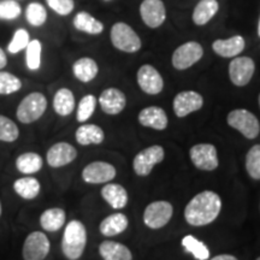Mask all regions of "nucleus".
I'll return each instance as SVG.
<instances>
[{"label": "nucleus", "instance_id": "nucleus-1", "mask_svg": "<svg viewBox=\"0 0 260 260\" xmlns=\"http://www.w3.org/2000/svg\"><path fill=\"white\" fill-rule=\"evenodd\" d=\"M222 199L212 190H204L197 194L186 205L184 219L191 226L209 225L219 216Z\"/></svg>", "mask_w": 260, "mask_h": 260}, {"label": "nucleus", "instance_id": "nucleus-2", "mask_svg": "<svg viewBox=\"0 0 260 260\" xmlns=\"http://www.w3.org/2000/svg\"><path fill=\"white\" fill-rule=\"evenodd\" d=\"M87 245L86 226L80 220H71L65 226L63 240H61V251L65 258L69 260H77L82 256Z\"/></svg>", "mask_w": 260, "mask_h": 260}, {"label": "nucleus", "instance_id": "nucleus-3", "mask_svg": "<svg viewBox=\"0 0 260 260\" xmlns=\"http://www.w3.org/2000/svg\"><path fill=\"white\" fill-rule=\"evenodd\" d=\"M47 109V99L42 93L34 92L28 94L27 96L19 103L16 111V116L23 124H30V123L38 121L41 118Z\"/></svg>", "mask_w": 260, "mask_h": 260}, {"label": "nucleus", "instance_id": "nucleus-4", "mask_svg": "<svg viewBox=\"0 0 260 260\" xmlns=\"http://www.w3.org/2000/svg\"><path fill=\"white\" fill-rule=\"evenodd\" d=\"M226 122L232 128L240 132L246 139L253 140L259 135L260 123L258 118L245 109H236L229 112Z\"/></svg>", "mask_w": 260, "mask_h": 260}, {"label": "nucleus", "instance_id": "nucleus-5", "mask_svg": "<svg viewBox=\"0 0 260 260\" xmlns=\"http://www.w3.org/2000/svg\"><path fill=\"white\" fill-rule=\"evenodd\" d=\"M111 42L117 50L135 53L141 48V40L130 25L123 22L113 24L111 28Z\"/></svg>", "mask_w": 260, "mask_h": 260}, {"label": "nucleus", "instance_id": "nucleus-6", "mask_svg": "<svg viewBox=\"0 0 260 260\" xmlns=\"http://www.w3.org/2000/svg\"><path fill=\"white\" fill-rule=\"evenodd\" d=\"M165 151L161 146L153 145L140 151L133 160V169L138 176L146 177L153 170L154 165L164 160Z\"/></svg>", "mask_w": 260, "mask_h": 260}, {"label": "nucleus", "instance_id": "nucleus-7", "mask_svg": "<svg viewBox=\"0 0 260 260\" xmlns=\"http://www.w3.org/2000/svg\"><path fill=\"white\" fill-rule=\"evenodd\" d=\"M172 214L174 207L169 201H153L144 211V223L149 229H160L170 222Z\"/></svg>", "mask_w": 260, "mask_h": 260}, {"label": "nucleus", "instance_id": "nucleus-8", "mask_svg": "<svg viewBox=\"0 0 260 260\" xmlns=\"http://www.w3.org/2000/svg\"><path fill=\"white\" fill-rule=\"evenodd\" d=\"M204 56V48L199 42L189 41L181 45L172 54V65L177 70H186L198 63Z\"/></svg>", "mask_w": 260, "mask_h": 260}, {"label": "nucleus", "instance_id": "nucleus-9", "mask_svg": "<svg viewBox=\"0 0 260 260\" xmlns=\"http://www.w3.org/2000/svg\"><path fill=\"white\" fill-rule=\"evenodd\" d=\"M189 157L193 165L203 171H213L218 168V154L214 145L198 144L189 149Z\"/></svg>", "mask_w": 260, "mask_h": 260}, {"label": "nucleus", "instance_id": "nucleus-10", "mask_svg": "<svg viewBox=\"0 0 260 260\" xmlns=\"http://www.w3.org/2000/svg\"><path fill=\"white\" fill-rule=\"evenodd\" d=\"M51 243L48 237L41 232H32L25 239L23 245L24 260H44L48 255Z\"/></svg>", "mask_w": 260, "mask_h": 260}, {"label": "nucleus", "instance_id": "nucleus-11", "mask_svg": "<svg viewBox=\"0 0 260 260\" xmlns=\"http://www.w3.org/2000/svg\"><path fill=\"white\" fill-rule=\"evenodd\" d=\"M116 168L106 161L90 162L82 171L83 181L89 184L109 183L116 177Z\"/></svg>", "mask_w": 260, "mask_h": 260}, {"label": "nucleus", "instance_id": "nucleus-12", "mask_svg": "<svg viewBox=\"0 0 260 260\" xmlns=\"http://www.w3.org/2000/svg\"><path fill=\"white\" fill-rule=\"evenodd\" d=\"M255 71V64L249 57H236L229 64L230 81L237 87L249 83Z\"/></svg>", "mask_w": 260, "mask_h": 260}, {"label": "nucleus", "instance_id": "nucleus-13", "mask_svg": "<svg viewBox=\"0 0 260 260\" xmlns=\"http://www.w3.org/2000/svg\"><path fill=\"white\" fill-rule=\"evenodd\" d=\"M138 83L142 92L149 95H157L164 88V80L154 67L145 64L140 68L136 75Z\"/></svg>", "mask_w": 260, "mask_h": 260}, {"label": "nucleus", "instance_id": "nucleus-14", "mask_svg": "<svg viewBox=\"0 0 260 260\" xmlns=\"http://www.w3.org/2000/svg\"><path fill=\"white\" fill-rule=\"evenodd\" d=\"M174 112L178 118H183L191 112L199 111L204 105V98L194 90H184L178 93L174 99Z\"/></svg>", "mask_w": 260, "mask_h": 260}, {"label": "nucleus", "instance_id": "nucleus-15", "mask_svg": "<svg viewBox=\"0 0 260 260\" xmlns=\"http://www.w3.org/2000/svg\"><path fill=\"white\" fill-rule=\"evenodd\" d=\"M140 15L149 28H158L167 18V10L161 0H144L140 5Z\"/></svg>", "mask_w": 260, "mask_h": 260}, {"label": "nucleus", "instance_id": "nucleus-16", "mask_svg": "<svg viewBox=\"0 0 260 260\" xmlns=\"http://www.w3.org/2000/svg\"><path fill=\"white\" fill-rule=\"evenodd\" d=\"M77 157V151L68 142H58L47 151V162L52 168H61L73 162Z\"/></svg>", "mask_w": 260, "mask_h": 260}, {"label": "nucleus", "instance_id": "nucleus-17", "mask_svg": "<svg viewBox=\"0 0 260 260\" xmlns=\"http://www.w3.org/2000/svg\"><path fill=\"white\" fill-rule=\"evenodd\" d=\"M99 104L106 115H118L125 109V94L118 88H107L100 94Z\"/></svg>", "mask_w": 260, "mask_h": 260}, {"label": "nucleus", "instance_id": "nucleus-18", "mask_svg": "<svg viewBox=\"0 0 260 260\" xmlns=\"http://www.w3.org/2000/svg\"><path fill=\"white\" fill-rule=\"evenodd\" d=\"M140 124L154 130H164L169 124L168 115L161 107L148 106L139 113Z\"/></svg>", "mask_w": 260, "mask_h": 260}, {"label": "nucleus", "instance_id": "nucleus-19", "mask_svg": "<svg viewBox=\"0 0 260 260\" xmlns=\"http://www.w3.org/2000/svg\"><path fill=\"white\" fill-rule=\"evenodd\" d=\"M245 39L240 35H235L225 40H216L212 44V50L214 53L223 58H234L245 50Z\"/></svg>", "mask_w": 260, "mask_h": 260}, {"label": "nucleus", "instance_id": "nucleus-20", "mask_svg": "<svg viewBox=\"0 0 260 260\" xmlns=\"http://www.w3.org/2000/svg\"><path fill=\"white\" fill-rule=\"evenodd\" d=\"M102 197L115 210L124 209L129 199L128 191L124 187L118 183H110V182L103 187Z\"/></svg>", "mask_w": 260, "mask_h": 260}, {"label": "nucleus", "instance_id": "nucleus-21", "mask_svg": "<svg viewBox=\"0 0 260 260\" xmlns=\"http://www.w3.org/2000/svg\"><path fill=\"white\" fill-rule=\"evenodd\" d=\"M129 225L128 217L124 213L117 212L107 216L103 222L100 223L99 230L104 236H116L125 232L126 228Z\"/></svg>", "mask_w": 260, "mask_h": 260}, {"label": "nucleus", "instance_id": "nucleus-22", "mask_svg": "<svg viewBox=\"0 0 260 260\" xmlns=\"http://www.w3.org/2000/svg\"><path fill=\"white\" fill-rule=\"evenodd\" d=\"M76 141L81 146L100 145L105 140V133L95 124H83L76 130Z\"/></svg>", "mask_w": 260, "mask_h": 260}, {"label": "nucleus", "instance_id": "nucleus-23", "mask_svg": "<svg viewBox=\"0 0 260 260\" xmlns=\"http://www.w3.org/2000/svg\"><path fill=\"white\" fill-rule=\"evenodd\" d=\"M74 76L83 83H88L96 77L99 73V67L96 61L89 57L80 58L73 65Z\"/></svg>", "mask_w": 260, "mask_h": 260}, {"label": "nucleus", "instance_id": "nucleus-24", "mask_svg": "<svg viewBox=\"0 0 260 260\" xmlns=\"http://www.w3.org/2000/svg\"><path fill=\"white\" fill-rule=\"evenodd\" d=\"M99 253L104 260H133V254L128 247L116 241L100 243Z\"/></svg>", "mask_w": 260, "mask_h": 260}, {"label": "nucleus", "instance_id": "nucleus-25", "mask_svg": "<svg viewBox=\"0 0 260 260\" xmlns=\"http://www.w3.org/2000/svg\"><path fill=\"white\" fill-rule=\"evenodd\" d=\"M67 214L63 209L59 207H53L44 211L40 217V225L45 232L56 233L60 230L65 224Z\"/></svg>", "mask_w": 260, "mask_h": 260}, {"label": "nucleus", "instance_id": "nucleus-26", "mask_svg": "<svg viewBox=\"0 0 260 260\" xmlns=\"http://www.w3.org/2000/svg\"><path fill=\"white\" fill-rule=\"evenodd\" d=\"M219 5L217 0H200L193 11V22L197 25H205L216 16Z\"/></svg>", "mask_w": 260, "mask_h": 260}, {"label": "nucleus", "instance_id": "nucleus-27", "mask_svg": "<svg viewBox=\"0 0 260 260\" xmlns=\"http://www.w3.org/2000/svg\"><path fill=\"white\" fill-rule=\"evenodd\" d=\"M73 23L77 30L86 32V34L98 35L104 31V24L102 22L86 11H81L75 16Z\"/></svg>", "mask_w": 260, "mask_h": 260}, {"label": "nucleus", "instance_id": "nucleus-28", "mask_svg": "<svg viewBox=\"0 0 260 260\" xmlns=\"http://www.w3.org/2000/svg\"><path fill=\"white\" fill-rule=\"evenodd\" d=\"M75 105H76V103H75L74 93L70 89H58L53 98V109L56 113L61 117L69 116L75 110Z\"/></svg>", "mask_w": 260, "mask_h": 260}, {"label": "nucleus", "instance_id": "nucleus-29", "mask_svg": "<svg viewBox=\"0 0 260 260\" xmlns=\"http://www.w3.org/2000/svg\"><path fill=\"white\" fill-rule=\"evenodd\" d=\"M42 164L44 161H42L41 155L34 152H27L16 159V168L24 175L37 174L42 169Z\"/></svg>", "mask_w": 260, "mask_h": 260}, {"label": "nucleus", "instance_id": "nucleus-30", "mask_svg": "<svg viewBox=\"0 0 260 260\" xmlns=\"http://www.w3.org/2000/svg\"><path fill=\"white\" fill-rule=\"evenodd\" d=\"M14 189L19 197L25 200L35 199L40 193L41 184L34 177H22L15 181Z\"/></svg>", "mask_w": 260, "mask_h": 260}, {"label": "nucleus", "instance_id": "nucleus-31", "mask_svg": "<svg viewBox=\"0 0 260 260\" xmlns=\"http://www.w3.org/2000/svg\"><path fill=\"white\" fill-rule=\"evenodd\" d=\"M182 246L184 247V249L187 252L191 253L194 255V258H197L198 260H207L210 258V251L204 242L199 241L198 239H195L194 236L188 235L183 237Z\"/></svg>", "mask_w": 260, "mask_h": 260}, {"label": "nucleus", "instance_id": "nucleus-32", "mask_svg": "<svg viewBox=\"0 0 260 260\" xmlns=\"http://www.w3.org/2000/svg\"><path fill=\"white\" fill-rule=\"evenodd\" d=\"M25 18L32 27H41L47 19V11L40 3H30L25 10Z\"/></svg>", "mask_w": 260, "mask_h": 260}, {"label": "nucleus", "instance_id": "nucleus-33", "mask_svg": "<svg viewBox=\"0 0 260 260\" xmlns=\"http://www.w3.org/2000/svg\"><path fill=\"white\" fill-rule=\"evenodd\" d=\"M42 45L39 40H30L25 48V63L29 70H39L41 67Z\"/></svg>", "mask_w": 260, "mask_h": 260}, {"label": "nucleus", "instance_id": "nucleus-34", "mask_svg": "<svg viewBox=\"0 0 260 260\" xmlns=\"http://www.w3.org/2000/svg\"><path fill=\"white\" fill-rule=\"evenodd\" d=\"M246 171L253 180H260V145H254L246 154Z\"/></svg>", "mask_w": 260, "mask_h": 260}, {"label": "nucleus", "instance_id": "nucleus-35", "mask_svg": "<svg viewBox=\"0 0 260 260\" xmlns=\"http://www.w3.org/2000/svg\"><path fill=\"white\" fill-rule=\"evenodd\" d=\"M96 107V98L93 94H88L84 95L82 99L80 100L79 106H77V113L76 118L80 123L87 122L92 117V115L95 111Z\"/></svg>", "mask_w": 260, "mask_h": 260}, {"label": "nucleus", "instance_id": "nucleus-36", "mask_svg": "<svg viewBox=\"0 0 260 260\" xmlns=\"http://www.w3.org/2000/svg\"><path fill=\"white\" fill-rule=\"evenodd\" d=\"M22 81L14 74L0 71V95H9L21 89Z\"/></svg>", "mask_w": 260, "mask_h": 260}, {"label": "nucleus", "instance_id": "nucleus-37", "mask_svg": "<svg viewBox=\"0 0 260 260\" xmlns=\"http://www.w3.org/2000/svg\"><path fill=\"white\" fill-rule=\"evenodd\" d=\"M18 136L19 130L16 123L6 116L0 115V141L14 142Z\"/></svg>", "mask_w": 260, "mask_h": 260}, {"label": "nucleus", "instance_id": "nucleus-38", "mask_svg": "<svg viewBox=\"0 0 260 260\" xmlns=\"http://www.w3.org/2000/svg\"><path fill=\"white\" fill-rule=\"evenodd\" d=\"M22 14V8L16 0H2L0 2V19L14 21Z\"/></svg>", "mask_w": 260, "mask_h": 260}, {"label": "nucleus", "instance_id": "nucleus-39", "mask_svg": "<svg viewBox=\"0 0 260 260\" xmlns=\"http://www.w3.org/2000/svg\"><path fill=\"white\" fill-rule=\"evenodd\" d=\"M29 42H30V35H29V32L23 28L17 29L15 31L14 37H12L11 42L9 44L8 50L10 53L16 54L22 50H25Z\"/></svg>", "mask_w": 260, "mask_h": 260}, {"label": "nucleus", "instance_id": "nucleus-40", "mask_svg": "<svg viewBox=\"0 0 260 260\" xmlns=\"http://www.w3.org/2000/svg\"><path fill=\"white\" fill-rule=\"evenodd\" d=\"M47 5L60 16H68L75 8L74 0H46Z\"/></svg>", "mask_w": 260, "mask_h": 260}, {"label": "nucleus", "instance_id": "nucleus-41", "mask_svg": "<svg viewBox=\"0 0 260 260\" xmlns=\"http://www.w3.org/2000/svg\"><path fill=\"white\" fill-rule=\"evenodd\" d=\"M6 64H8V58H6L5 52L3 51L2 47H0V70H2L3 68H5Z\"/></svg>", "mask_w": 260, "mask_h": 260}, {"label": "nucleus", "instance_id": "nucleus-42", "mask_svg": "<svg viewBox=\"0 0 260 260\" xmlns=\"http://www.w3.org/2000/svg\"><path fill=\"white\" fill-rule=\"evenodd\" d=\"M211 260H237V258L232 254H219V255H216Z\"/></svg>", "mask_w": 260, "mask_h": 260}, {"label": "nucleus", "instance_id": "nucleus-43", "mask_svg": "<svg viewBox=\"0 0 260 260\" xmlns=\"http://www.w3.org/2000/svg\"><path fill=\"white\" fill-rule=\"evenodd\" d=\"M258 35L260 38V17H259V23H258Z\"/></svg>", "mask_w": 260, "mask_h": 260}, {"label": "nucleus", "instance_id": "nucleus-44", "mask_svg": "<svg viewBox=\"0 0 260 260\" xmlns=\"http://www.w3.org/2000/svg\"><path fill=\"white\" fill-rule=\"evenodd\" d=\"M0 216H2V203H0Z\"/></svg>", "mask_w": 260, "mask_h": 260}, {"label": "nucleus", "instance_id": "nucleus-45", "mask_svg": "<svg viewBox=\"0 0 260 260\" xmlns=\"http://www.w3.org/2000/svg\"><path fill=\"white\" fill-rule=\"evenodd\" d=\"M259 106H260V94H259Z\"/></svg>", "mask_w": 260, "mask_h": 260}, {"label": "nucleus", "instance_id": "nucleus-46", "mask_svg": "<svg viewBox=\"0 0 260 260\" xmlns=\"http://www.w3.org/2000/svg\"><path fill=\"white\" fill-rule=\"evenodd\" d=\"M256 260H260V256H259V258H258V259H256Z\"/></svg>", "mask_w": 260, "mask_h": 260}, {"label": "nucleus", "instance_id": "nucleus-47", "mask_svg": "<svg viewBox=\"0 0 260 260\" xmlns=\"http://www.w3.org/2000/svg\"><path fill=\"white\" fill-rule=\"evenodd\" d=\"M105 2H110V0H105Z\"/></svg>", "mask_w": 260, "mask_h": 260}, {"label": "nucleus", "instance_id": "nucleus-48", "mask_svg": "<svg viewBox=\"0 0 260 260\" xmlns=\"http://www.w3.org/2000/svg\"><path fill=\"white\" fill-rule=\"evenodd\" d=\"M16 2H17V0H16Z\"/></svg>", "mask_w": 260, "mask_h": 260}]
</instances>
